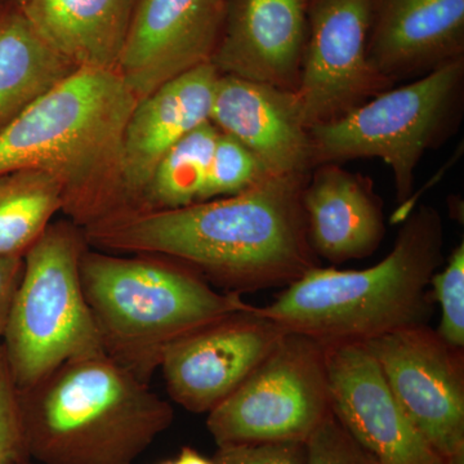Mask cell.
Instances as JSON below:
<instances>
[{
  "instance_id": "1",
  "label": "cell",
  "mask_w": 464,
  "mask_h": 464,
  "mask_svg": "<svg viewBox=\"0 0 464 464\" xmlns=\"http://www.w3.org/2000/svg\"><path fill=\"white\" fill-rule=\"evenodd\" d=\"M310 174H268L246 190L176 209L128 212L84 228L88 246L161 256L226 293L289 285L320 266L302 195Z\"/></svg>"
},
{
  "instance_id": "2",
  "label": "cell",
  "mask_w": 464,
  "mask_h": 464,
  "mask_svg": "<svg viewBox=\"0 0 464 464\" xmlns=\"http://www.w3.org/2000/svg\"><path fill=\"white\" fill-rule=\"evenodd\" d=\"M137 97L114 70L78 69L0 130V173L36 168L81 228L125 209L121 143Z\"/></svg>"
},
{
  "instance_id": "3",
  "label": "cell",
  "mask_w": 464,
  "mask_h": 464,
  "mask_svg": "<svg viewBox=\"0 0 464 464\" xmlns=\"http://www.w3.org/2000/svg\"><path fill=\"white\" fill-rule=\"evenodd\" d=\"M444 226L433 207L404 219L393 248L364 270L311 268L290 283L259 315L284 331L326 344L365 343L426 324L431 316L433 274L444 261Z\"/></svg>"
},
{
  "instance_id": "4",
  "label": "cell",
  "mask_w": 464,
  "mask_h": 464,
  "mask_svg": "<svg viewBox=\"0 0 464 464\" xmlns=\"http://www.w3.org/2000/svg\"><path fill=\"white\" fill-rule=\"evenodd\" d=\"M18 405L36 464H134L174 418L167 400L103 353L58 366L18 391Z\"/></svg>"
},
{
  "instance_id": "5",
  "label": "cell",
  "mask_w": 464,
  "mask_h": 464,
  "mask_svg": "<svg viewBox=\"0 0 464 464\" xmlns=\"http://www.w3.org/2000/svg\"><path fill=\"white\" fill-rule=\"evenodd\" d=\"M81 280L103 355L149 384L174 341L250 306L188 266L154 255L118 257L87 249Z\"/></svg>"
},
{
  "instance_id": "6",
  "label": "cell",
  "mask_w": 464,
  "mask_h": 464,
  "mask_svg": "<svg viewBox=\"0 0 464 464\" xmlns=\"http://www.w3.org/2000/svg\"><path fill=\"white\" fill-rule=\"evenodd\" d=\"M88 246L83 228L60 221L24 256L2 343L18 391L67 362L103 353L82 288L81 259Z\"/></svg>"
},
{
  "instance_id": "7",
  "label": "cell",
  "mask_w": 464,
  "mask_h": 464,
  "mask_svg": "<svg viewBox=\"0 0 464 464\" xmlns=\"http://www.w3.org/2000/svg\"><path fill=\"white\" fill-rule=\"evenodd\" d=\"M464 106V57L413 83L387 90L347 114L308 128L314 167L380 158L393 173L396 200L409 203L415 169L459 128Z\"/></svg>"
},
{
  "instance_id": "8",
  "label": "cell",
  "mask_w": 464,
  "mask_h": 464,
  "mask_svg": "<svg viewBox=\"0 0 464 464\" xmlns=\"http://www.w3.org/2000/svg\"><path fill=\"white\" fill-rule=\"evenodd\" d=\"M333 415L328 346L285 332L239 389L208 413L217 447L302 442Z\"/></svg>"
},
{
  "instance_id": "9",
  "label": "cell",
  "mask_w": 464,
  "mask_h": 464,
  "mask_svg": "<svg viewBox=\"0 0 464 464\" xmlns=\"http://www.w3.org/2000/svg\"><path fill=\"white\" fill-rule=\"evenodd\" d=\"M393 396L444 464H464V355L427 324L365 342Z\"/></svg>"
},
{
  "instance_id": "10",
  "label": "cell",
  "mask_w": 464,
  "mask_h": 464,
  "mask_svg": "<svg viewBox=\"0 0 464 464\" xmlns=\"http://www.w3.org/2000/svg\"><path fill=\"white\" fill-rule=\"evenodd\" d=\"M374 0H313L295 94L307 127L328 123L390 90L368 58Z\"/></svg>"
},
{
  "instance_id": "11",
  "label": "cell",
  "mask_w": 464,
  "mask_h": 464,
  "mask_svg": "<svg viewBox=\"0 0 464 464\" xmlns=\"http://www.w3.org/2000/svg\"><path fill=\"white\" fill-rule=\"evenodd\" d=\"M284 333L250 304L182 335L164 351L159 368L168 395L191 413H209L239 389Z\"/></svg>"
},
{
  "instance_id": "12",
  "label": "cell",
  "mask_w": 464,
  "mask_h": 464,
  "mask_svg": "<svg viewBox=\"0 0 464 464\" xmlns=\"http://www.w3.org/2000/svg\"><path fill=\"white\" fill-rule=\"evenodd\" d=\"M226 0H134L118 72L137 100L212 63Z\"/></svg>"
},
{
  "instance_id": "13",
  "label": "cell",
  "mask_w": 464,
  "mask_h": 464,
  "mask_svg": "<svg viewBox=\"0 0 464 464\" xmlns=\"http://www.w3.org/2000/svg\"><path fill=\"white\" fill-rule=\"evenodd\" d=\"M333 414L377 464H444L415 430L362 343L328 346Z\"/></svg>"
},
{
  "instance_id": "14",
  "label": "cell",
  "mask_w": 464,
  "mask_h": 464,
  "mask_svg": "<svg viewBox=\"0 0 464 464\" xmlns=\"http://www.w3.org/2000/svg\"><path fill=\"white\" fill-rule=\"evenodd\" d=\"M313 0H226L219 74L297 91Z\"/></svg>"
},
{
  "instance_id": "15",
  "label": "cell",
  "mask_w": 464,
  "mask_h": 464,
  "mask_svg": "<svg viewBox=\"0 0 464 464\" xmlns=\"http://www.w3.org/2000/svg\"><path fill=\"white\" fill-rule=\"evenodd\" d=\"M210 121L243 143L270 174L304 176L314 168L310 133L295 92L221 74Z\"/></svg>"
},
{
  "instance_id": "16",
  "label": "cell",
  "mask_w": 464,
  "mask_h": 464,
  "mask_svg": "<svg viewBox=\"0 0 464 464\" xmlns=\"http://www.w3.org/2000/svg\"><path fill=\"white\" fill-rule=\"evenodd\" d=\"M219 75L212 63H203L137 101L121 143L123 213L136 206L161 158L183 137L210 121Z\"/></svg>"
},
{
  "instance_id": "17",
  "label": "cell",
  "mask_w": 464,
  "mask_h": 464,
  "mask_svg": "<svg viewBox=\"0 0 464 464\" xmlns=\"http://www.w3.org/2000/svg\"><path fill=\"white\" fill-rule=\"evenodd\" d=\"M462 57L464 0H374L368 58L391 83Z\"/></svg>"
},
{
  "instance_id": "18",
  "label": "cell",
  "mask_w": 464,
  "mask_h": 464,
  "mask_svg": "<svg viewBox=\"0 0 464 464\" xmlns=\"http://www.w3.org/2000/svg\"><path fill=\"white\" fill-rule=\"evenodd\" d=\"M308 241L333 265L373 255L384 234L383 204L373 182L338 163L317 166L302 195Z\"/></svg>"
},
{
  "instance_id": "19",
  "label": "cell",
  "mask_w": 464,
  "mask_h": 464,
  "mask_svg": "<svg viewBox=\"0 0 464 464\" xmlns=\"http://www.w3.org/2000/svg\"><path fill=\"white\" fill-rule=\"evenodd\" d=\"M134 0H21L36 33L76 69L118 72Z\"/></svg>"
},
{
  "instance_id": "20",
  "label": "cell",
  "mask_w": 464,
  "mask_h": 464,
  "mask_svg": "<svg viewBox=\"0 0 464 464\" xmlns=\"http://www.w3.org/2000/svg\"><path fill=\"white\" fill-rule=\"evenodd\" d=\"M75 70L17 5H0V130Z\"/></svg>"
},
{
  "instance_id": "21",
  "label": "cell",
  "mask_w": 464,
  "mask_h": 464,
  "mask_svg": "<svg viewBox=\"0 0 464 464\" xmlns=\"http://www.w3.org/2000/svg\"><path fill=\"white\" fill-rule=\"evenodd\" d=\"M63 207V185L53 174L36 168L0 173V256L24 258Z\"/></svg>"
},
{
  "instance_id": "22",
  "label": "cell",
  "mask_w": 464,
  "mask_h": 464,
  "mask_svg": "<svg viewBox=\"0 0 464 464\" xmlns=\"http://www.w3.org/2000/svg\"><path fill=\"white\" fill-rule=\"evenodd\" d=\"M218 136V128L207 121L183 137L159 161L130 212L176 209L201 203Z\"/></svg>"
},
{
  "instance_id": "23",
  "label": "cell",
  "mask_w": 464,
  "mask_h": 464,
  "mask_svg": "<svg viewBox=\"0 0 464 464\" xmlns=\"http://www.w3.org/2000/svg\"><path fill=\"white\" fill-rule=\"evenodd\" d=\"M268 174L243 143L219 132L201 203L246 190Z\"/></svg>"
},
{
  "instance_id": "24",
  "label": "cell",
  "mask_w": 464,
  "mask_h": 464,
  "mask_svg": "<svg viewBox=\"0 0 464 464\" xmlns=\"http://www.w3.org/2000/svg\"><path fill=\"white\" fill-rule=\"evenodd\" d=\"M432 299L441 308L440 337L451 346L464 347V244L451 252L448 264L431 279Z\"/></svg>"
},
{
  "instance_id": "25",
  "label": "cell",
  "mask_w": 464,
  "mask_h": 464,
  "mask_svg": "<svg viewBox=\"0 0 464 464\" xmlns=\"http://www.w3.org/2000/svg\"><path fill=\"white\" fill-rule=\"evenodd\" d=\"M27 458L18 390L0 343V464H20Z\"/></svg>"
},
{
  "instance_id": "26",
  "label": "cell",
  "mask_w": 464,
  "mask_h": 464,
  "mask_svg": "<svg viewBox=\"0 0 464 464\" xmlns=\"http://www.w3.org/2000/svg\"><path fill=\"white\" fill-rule=\"evenodd\" d=\"M306 464H377L342 427L334 414L306 442Z\"/></svg>"
},
{
  "instance_id": "27",
  "label": "cell",
  "mask_w": 464,
  "mask_h": 464,
  "mask_svg": "<svg viewBox=\"0 0 464 464\" xmlns=\"http://www.w3.org/2000/svg\"><path fill=\"white\" fill-rule=\"evenodd\" d=\"M215 459L219 464H306V444L267 442V444L219 447Z\"/></svg>"
},
{
  "instance_id": "28",
  "label": "cell",
  "mask_w": 464,
  "mask_h": 464,
  "mask_svg": "<svg viewBox=\"0 0 464 464\" xmlns=\"http://www.w3.org/2000/svg\"><path fill=\"white\" fill-rule=\"evenodd\" d=\"M23 270L24 258L0 256V338H3L7 328Z\"/></svg>"
},
{
  "instance_id": "29",
  "label": "cell",
  "mask_w": 464,
  "mask_h": 464,
  "mask_svg": "<svg viewBox=\"0 0 464 464\" xmlns=\"http://www.w3.org/2000/svg\"><path fill=\"white\" fill-rule=\"evenodd\" d=\"M173 460L176 464H219L215 458L209 459V458L204 457L199 451L190 447L182 448L179 456L174 458Z\"/></svg>"
},
{
  "instance_id": "30",
  "label": "cell",
  "mask_w": 464,
  "mask_h": 464,
  "mask_svg": "<svg viewBox=\"0 0 464 464\" xmlns=\"http://www.w3.org/2000/svg\"><path fill=\"white\" fill-rule=\"evenodd\" d=\"M21 0H0V5H17Z\"/></svg>"
},
{
  "instance_id": "31",
  "label": "cell",
  "mask_w": 464,
  "mask_h": 464,
  "mask_svg": "<svg viewBox=\"0 0 464 464\" xmlns=\"http://www.w3.org/2000/svg\"><path fill=\"white\" fill-rule=\"evenodd\" d=\"M20 464H36V463L33 462L32 459H29V458H27V459L23 460V462H21Z\"/></svg>"
},
{
  "instance_id": "32",
  "label": "cell",
  "mask_w": 464,
  "mask_h": 464,
  "mask_svg": "<svg viewBox=\"0 0 464 464\" xmlns=\"http://www.w3.org/2000/svg\"><path fill=\"white\" fill-rule=\"evenodd\" d=\"M159 464H176V463H174L173 459H169V460H166V462H161V463H159Z\"/></svg>"
}]
</instances>
